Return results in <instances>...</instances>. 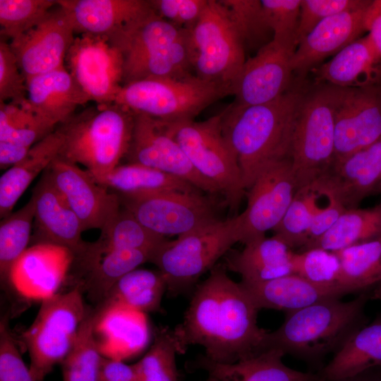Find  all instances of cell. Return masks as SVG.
Instances as JSON below:
<instances>
[{"label": "cell", "mask_w": 381, "mask_h": 381, "mask_svg": "<svg viewBox=\"0 0 381 381\" xmlns=\"http://www.w3.org/2000/svg\"><path fill=\"white\" fill-rule=\"evenodd\" d=\"M259 310L242 284L216 265L195 289L183 321L172 329L179 353L199 345L207 359L231 363L261 352L267 331L258 325Z\"/></svg>", "instance_id": "cell-1"}, {"label": "cell", "mask_w": 381, "mask_h": 381, "mask_svg": "<svg viewBox=\"0 0 381 381\" xmlns=\"http://www.w3.org/2000/svg\"><path fill=\"white\" fill-rule=\"evenodd\" d=\"M303 93L290 89L270 102L222 112L223 132L236 155L246 190L267 165L290 159L296 113Z\"/></svg>", "instance_id": "cell-2"}, {"label": "cell", "mask_w": 381, "mask_h": 381, "mask_svg": "<svg viewBox=\"0 0 381 381\" xmlns=\"http://www.w3.org/2000/svg\"><path fill=\"white\" fill-rule=\"evenodd\" d=\"M363 293L342 301L332 298L286 313L283 323L267 332L263 350L275 349L309 362L334 353L358 329L367 324Z\"/></svg>", "instance_id": "cell-3"}, {"label": "cell", "mask_w": 381, "mask_h": 381, "mask_svg": "<svg viewBox=\"0 0 381 381\" xmlns=\"http://www.w3.org/2000/svg\"><path fill=\"white\" fill-rule=\"evenodd\" d=\"M133 123L134 115L116 103L89 107L58 126L64 135L58 157L83 165L97 181L126 157Z\"/></svg>", "instance_id": "cell-4"}, {"label": "cell", "mask_w": 381, "mask_h": 381, "mask_svg": "<svg viewBox=\"0 0 381 381\" xmlns=\"http://www.w3.org/2000/svg\"><path fill=\"white\" fill-rule=\"evenodd\" d=\"M188 32L176 27L152 10L111 38L123 56V85L150 78L179 79L193 75Z\"/></svg>", "instance_id": "cell-5"}, {"label": "cell", "mask_w": 381, "mask_h": 381, "mask_svg": "<svg viewBox=\"0 0 381 381\" xmlns=\"http://www.w3.org/2000/svg\"><path fill=\"white\" fill-rule=\"evenodd\" d=\"M239 242L236 216L217 219L190 232L167 241L153 255L170 297L184 294L198 279Z\"/></svg>", "instance_id": "cell-6"}, {"label": "cell", "mask_w": 381, "mask_h": 381, "mask_svg": "<svg viewBox=\"0 0 381 381\" xmlns=\"http://www.w3.org/2000/svg\"><path fill=\"white\" fill-rule=\"evenodd\" d=\"M162 122L195 169L224 195L231 210H237L246 189L236 155L223 132L222 113L201 121Z\"/></svg>", "instance_id": "cell-7"}, {"label": "cell", "mask_w": 381, "mask_h": 381, "mask_svg": "<svg viewBox=\"0 0 381 381\" xmlns=\"http://www.w3.org/2000/svg\"><path fill=\"white\" fill-rule=\"evenodd\" d=\"M188 47L195 75L231 87L246 61L242 34L222 0H208L200 18L189 31Z\"/></svg>", "instance_id": "cell-8"}, {"label": "cell", "mask_w": 381, "mask_h": 381, "mask_svg": "<svg viewBox=\"0 0 381 381\" xmlns=\"http://www.w3.org/2000/svg\"><path fill=\"white\" fill-rule=\"evenodd\" d=\"M83 290L76 285L42 301L31 325L21 339L30 356V370L36 381H44L72 349L88 312Z\"/></svg>", "instance_id": "cell-9"}, {"label": "cell", "mask_w": 381, "mask_h": 381, "mask_svg": "<svg viewBox=\"0 0 381 381\" xmlns=\"http://www.w3.org/2000/svg\"><path fill=\"white\" fill-rule=\"evenodd\" d=\"M332 88L325 85L303 93L297 107L290 159L298 189L321 178L334 159Z\"/></svg>", "instance_id": "cell-10"}, {"label": "cell", "mask_w": 381, "mask_h": 381, "mask_svg": "<svg viewBox=\"0 0 381 381\" xmlns=\"http://www.w3.org/2000/svg\"><path fill=\"white\" fill-rule=\"evenodd\" d=\"M229 95L225 87L193 74L179 79L150 78L124 84L114 103L133 114L175 121L193 119L208 106Z\"/></svg>", "instance_id": "cell-11"}, {"label": "cell", "mask_w": 381, "mask_h": 381, "mask_svg": "<svg viewBox=\"0 0 381 381\" xmlns=\"http://www.w3.org/2000/svg\"><path fill=\"white\" fill-rule=\"evenodd\" d=\"M202 191H170L152 195L119 196L121 206L144 226L165 237H178L219 219L212 199Z\"/></svg>", "instance_id": "cell-12"}, {"label": "cell", "mask_w": 381, "mask_h": 381, "mask_svg": "<svg viewBox=\"0 0 381 381\" xmlns=\"http://www.w3.org/2000/svg\"><path fill=\"white\" fill-rule=\"evenodd\" d=\"M64 66L90 102H114L123 84V59L108 37L90 34L75 37Z\"/></svg>", "instance_id": "cell-13"}, {"label": "cell", "mask_w": 381, "mask_h": 381, "mask_svg": "<svg viewBox=\"0 0 381 381\" xmlns=\"http://www.w3.org/2000/svg\"><path fill=\"white\" fill-rule=\"evenodd\" d=\"M248 190L247 206L236 215L239 242L244 244L265 236L284 217L298 190L291 159L267 165Z\"/></svg>", "instance_id": "cell-14"}, {"label": "cell", "mask_w": 381, "mask_h": 381, "mask_svg": "<svg viewBox=\"0 0 381 381\" xmlns=\"http://www.w3.org/2000/svg\"><path fill=\"white\" fill-rule=\"evenodd\" d=\"M331 86L334 106V161L381 138V85L363 87Z\"/></svg>", "instance_id": "cell-15"}, {"label": "cell", "mask_w": 381, "mask_h": 381, "mask_svg": "<svg viewBox=\"0 0 381 381\" xmlns=\"http://www.w3.org/2000/svg\"><path fill=\"white\" fill-rule=\"evenodd\" d=\"M295 50L272 40L246 60L234 83L230 109H243L270 102L289 90Z\"/></svg>", "instance_id": "cell-16"}, {"label": "cell", "mask_w": 381, "mask_h": 381, "mask_svg": "<svg viewBox=\"0 0 381 381\" xmlns=\"http://www.w3.org/2000/svg\"><path fill=\"white\" fill-rule=\"evenodd\" d=\"M45 172L80 220L83 231H102L121 209L119 196L85 169L57 157Z\"/></svg>", "instance_id": "cell-17"}, {"label": "cell", "mask_w": 381, "mask_h": 381, "mask_svg": "<svg viewBox=\"0 0 381 381\" xmlns=\"http://www.w3.org/2000/svg\"><path fill=\"white\" fill-rule=\"evenodd\" d=\"M133 115L131 140L125 157L128 163L142 164L173 175L207 193H220L195 169L179 145L166 131L162 120Z\"/></svg>", "instance_id": "cell-18"}, {"label": "cell", "mask_w": 381, "mask_h": 381, "mask_svg": "<svg viewBox=\"0 0 381 381\" xmlns=\"http://www.w3.org/2000/svg\"><path fill=\"white\" fill-rule=\"evenodd\" d=\"M75 34L69 16L57 3L37 24L11 40V49L26 81L64 66Z\"/></svg>", "instance_id": "cell-19"}, {"label": "cell", "mask_w": 381, "mask_h": 381, "mask_svg": "<svg viewBox=\"0 0 381 381\" xmlns=\"http://www.w3.org/2000/svg\"><path fill=\"white\" fill-rule=\"evenodd\" d=\"M73 255L68 248L49 243L33 244L14 265L10 289L21 298L44 301L58 294L66 279Z\"/></svg>", "instance_id": "cell-20"}, {"label": "cell", "mask_w": 381, "mask_h": 381, "mask_svg": "<svg viewBox=\"0 0 381 381\" xmlns=\"http://www.w3.org/2000/svg\"><path fill=\"white\" fill-rule=\"evenodd\" d=\"M43 173L31 196L35 202L33 243L61 246L74 255L86 243L81 238V224L45 171Z\"/></svg>", "instance_id": "cell-21"}, {"label": "cell", "mask_w": 381, "mask_h": 381, "mask_svg": "<svg viewBox=\"0 0 381 381\" xmlns=\"http://www.w3.org/2000/svg\"><path fill=\"white\" fill-rule=\"evenodd\" d=\"M346 208L381 193V138L370 145L334 160L319 179Z\"/></svg>", "instance_id": "cell-22"}, {"label": "cell", "mask_w": 381, "mask_h": 381, "mask_svg": "<svg viewBox=\"0 0 381 381\" xmlns=\"http://www.w3.org/2000/svg\"><path fill=\"white\" fill-rule=\"evenodd\" d=\"M370 4L337 13L318 23L298 43L291 59L293 71L304 73L312 70L361 37L366 32L365 17Z\"/></svg>", "instance_id": "cell-23"}, {"label": "cell", "mask_w": 381, "mask_h": 381, "mask_svg": "<svg viewBox=\"0 0 381 381\" xmlns=\"http://www.w3.org/2000/svg\"><path fill=\"white\" fill-rule=\"evenodd\" d=\"M75 33L116 37L152 11L146 0H57Z\"/></svg>", "instance_id": "cell-24"}, {"label": "cell", "mask_w": 381, "mask_h": 381, "mask_svg": "<svg viewBox=\"0 0 381 381\" xmlns=\"http://www.w3.org/2000/svg\"><path fill=\"white\" fill-rule=\"evenodd\" d=\"M26 82L28 105L56 128L73 116L78 107L90 102L65 66Z\"/></svg>", "instance_id": "cell-25"}, {"label": "cell", "mask_w": 381, "mask_h": 381, "mask_svg": "<svg viewBox=\"0 0 381 381\" xmlns=\"http://www.w3.org/2000/svg\"><path fill=\"white\" fill-rule=\"evenodd\" d=\"M312 70L318 83L333 86L363 87L381 85V56L368 34Z\"/></svg>", "instance_id": "cell-26"}, {"label": "cell", "mask_w": 381, "mask_h": 381, "mask_svg": "<svg viewBox=\"0 0 381 381\" xmlns=\"http://www.w3.org/2000/svg\"><path fill=\"white\" fill-rule=\"evenodd\" d=\"M241 283L259 310L267 308L285 313L350 294L340 286L316 284L294 274L260 284Z\"/></svg>", "instance_id": "cell-27"}, {"label": "cell", "mask_w": 381, "mask_h": 381, "mask_svg": "<svg viewBox=\"0 0 381 381\" xmlns=\"http://www.w3.org/2000/svg\"><path fill=\"white\" fill-rule=\"evenodd\" d=\"M95 310V334L104 357L123 361L140 352L147 344L145 313L122 306Z\"/></svg>", "instance_id": "cell-28"}, {"label": "cell", "mask_w": 381, "mask_h": 381, "mask_svg": "<svg viewBox=\"0 0 381 381\" xmlns=\"http://www.w3.org/2000/svg\"><path fill=\"white\" fill-rule=\"evenodd\" d=\"M284 353L278 349H267L231 363L213 362L204 356L195 363L198 368L219 381H321L318 373H305L284 364Z\"/></svg>", "instance_id": "cell-29"}, {"label": "cell", "mask_w": 381, "mask_h": 381, "mask_svg": "<svg viewBox=\"0 0 381 381\" xmlns=\"http://www.w3.org/2000/svg\"><path fill=\"white\" fill-rule=\"evenodd\" d=\"M244 245L242 250L228 253L226 257L227 268L239 274L243 284H260L291 274L293 251L274 236Z\"/></svg>", "instance_id": "cell-30"}, {"label": "cell", "mask_w": 381, "mask_h": 381, "mask_svg": "<svg viewBox=\"0 0 381 381\" xmlns=\"http://www.w3.org/2000/svg\"><path fill=\"white\" fill-rule=\"evenodd\" d=\"M64 143L61 131H54L33 145L20 162L8 169L0 178V217L11 212L18 199L39 174L58 157Z\"/></svg>", "instance_id": "cell-31"}, {"label": "cell", "mask_w": 381, "mask_h": 381, "mask_svg": "<svg viewBox=\"0 0 381 381\" xmlns=\"http://www.w3.org/2000/svg\"><path fill=\"white\" fill-rule=\"evenodd\" d=\"M373 368H381V316L354 332L318 374L331 381Z\"/></svg>", "instance_id": "cell-32"}, {"label": "cell", "mask_w": 381, "mask_h": 381, "mask_svg": "<svg viewBox=\"0 0 381 381\" xmlns=\"http://www.w3.org/2000/svg\"><path fill=\"white\" fill-rule=\"evenodd\" d=\"M96 181L118 195L124 197H137L170 191L200 190L180 178L135 163L119 164Z\"/></svg>", "instance_id": "cell-33"}, {"label": "cell", "mask_w": 381, "mask_h": 381, "mask_svg": "<svg viewBox=\"0 0 381 381\" xmlns=\"http://www.w3.org/2000/svg\"><path fill=\"white\" fill-rule=\"evenodd\" d=\"M152 254L140 250H114L105 253L87 263L81 270L80 285L89 298L101 304L115 284L128 272L150 262Z\"/></svg>", "instance_id": "cell-34"}, {"label": "cell", "mask_w": 381, "mask_h": 381, "mask_svg": "<svg viewBox=\"0 0 381 381\" xmlns=\"http://www.w3.org/2000/svg\"><path fill=\"white\" fill-rule=\"evenodd\" d=\"M166 282L157 271L136 268L123 276L95 309L122 306L143 313L162 311Z\"/></svg>", "instance_id": "cell-35"}, {"label": "cell", "mask_w": 381, "mask_h": 381, "mask_svg": "<svg viewBox=\"0 0 381 381\" xmlns=\"http://www.w3.org/2000/svg\"><path fill=\"white\" fill-rule=\"evenodd\" d=\"M167 241L144 226L121 206L114 219L101 231L99 238L87 243L85 253L89 258L95 259L111 250L129 249L148 252L152 258Z\"/></svg>", "instance_id": "cell-36"}, {"label": "cell", "mask_w": 381, "mask_h": 381, "mask_svg": "<svg viewBox=\"0 0 381 381\" xmlns=\"http://www.w3.org/2000/svg\"><path fill=\"white\" fill-rule=\"evenodd\" d=\"M381 238V205L373 208L346 209L334 225L309 248L337 252Z\"/></svg>", "instance_id": "cell-37"}, {"label": "cell", "mask_w": 381, "mask_h": 381, "mask_svg": "<svg viewBox=\"0 0 381 381\" xmlns=\"http://www.w3.org/2000/svg\"><path fill=\"white\" fill-rule=\"evenodd\" d=\"M334 253L339 261V286L352 293L381 282V238Z\"/></svg>", "instance_id": "cell-38"}, {"label": "cell", "mask_w": 381, "mask_h": 381, "mask_svg": "<svg viewBox=\"0 0 381 381\" xmlns=\"http://www.w3.org/2000/svg\"><path fill=\"white\" fill-rule=\"evenodd\" d=\"M35 217L32 198L20 209L1 219L0 223V276L4 289L10 290L12 270L28 248Z\"/></svg>", "instance_id": "cell-39"}, {"label": "cell", "mask_w": 381, "mask_h": 381, "mask_svg": "<svg viewBox=\"0 0 381 381\" xmlns=\"http://www.w3.org/2000/svg\"><path fill=\"white\" fill-rule=\"evenodd\" d=\"M95 309L89 308L72 349L61 363L63 381H102L104 356L95 334Z\"/></svg>", "instance_id": "cell-40"}, {"label": "cell", "mask_w": 381, "mask_h": 381, "mask_svg": "<svg viewBox=\"0 0 381 381\" xmlns=\"http://www.w3.org/2000/svg\"><path fill=\"white\" fill-rule=\"evenodd\" d=\"M28 105L0 102V141L32 147L56 130Z\"/></svg>", "instance_id": "cell-41"}, {"label": "cell", "mask_w": 381, "mask_h": 381, "mask_svg": "<svg viewBox=\"0 0 381 381\" xmlns=\"http://www.w3.org/2000/svg\"><path fill=\"white\" fill-rule=\"evenodd\" d=\"M179 353L173 330L158 329L147 353L133 364L138 381H179L176 354Z\"/></svg>", "instance_id": "cell-42"}, {"label": "cell", "mask_w": 381, "mask_h": 381, "mask_svg": "<svg viewBox=\"0 0 381 381\" xmlns=\"http://www.w3.org/2000/svg\"><path fill=\"white\" fill-rule=\"evenodd\" d=\"M313 195L310 185L297 190L278 225L275 237L291 249L306 246L313 215Z\"/></svg>", "instance_id": "cell-43"}, {"label": "cell", "mask_w": 381, "mask_h": 381, "mask_svg": "<svg viewBox=\"0 0 381 381\" xmlns=\"http://www.w3.org/2000/svg\"><path fill=\"white\" fill-rule=\"evenodd\" d=\"M57 4L55 0H0V34L14 40L37 24Z\"/></svg>", "instance_id": "cell-44"}, {"label": "cell", "mask_w": 381, "mask_h": 381, "mask_svg": "<svg viewBox=\"0 0 381 381\" xmlns=\"http://www.w3.org/2000/svg\"><path fill=\"white\" fill-rule=\"evenodd\" d=\"M260 3L272 39L296 51L301 0H261Z\"/></svg>", "instance_id": "cell-45"}, {"label": "cell", "mask_w": 381, "mask_h": 381, "mask_svg": "<svg viewBox=\"0 0 381 381\" xmlns=\"http://www.w3.org/2000/svg\"><path fill=\"white\" fill-rule=\"evenodd\" d=\"M291 267V274L312 282L338 285L339 261L335 253L317 248L303 250L300 253L293 252Z\"/></svg>", "instance_id": "cell-46"}, {"label": "cell", "mask_w": 381, "mask_h": 381, "mask_svg": "<svg viewBox=\"0 0 381 381\" xmlns=\"http://www.w3.org/2000/svg\"><path fill=\"white\" fill-rule=\"evenodd\" d=\"M372 0H301L297 44L323 20L345 11L364 8Z\"/></svg>", "instance_id": "cell-47"}, {"label": "cell", "mask_w": 381, "mask_h": 381, "mask_svg": "<svg viewBox=\"0 0 381 381\" xmlns=\"http://www.w3.org/2000/svg\"><path fill=\"white\" fill-rule=\"evenodd\" d=\"M222 1L228 8L236 21L243 37L246 47L248 44L262 41L268 43L266 37L272 32L264 20L260 1L222 0Z\"/></svg>", "instance_id": "cell-48"}, {"label": "cell", "mask_w": 381, "mask_h": 381, "mask_svg": "<svg viewBox=\"0 0 381 381\" xmlns=\"http://www.w3.org/2000/svg\"><path fill=\"white\" fill-rule=\"evenodd\" d=\"M27 82L9 42H0V102L22 104L27 101Z\"/></svg>", "instance_id": "cell-49"}, {"label": "cell", "mask_w": 381, "mask_h": 381, "mask_svg": "<svg viewBox=\"0 0 381 381\" xmlns=\"http://www.w3.org/2000/svg\"><path fill=\"white\" fill-rule=\"evenodd\" d=\"M0 381H36L24 363L6 318L0 322Z\"/></svg>", "instance_id": "cell-50"}, {"label": "cell", "mask_w": 381, "mask_h": 381, "mask_svg": "<svg viewBox=\"0 0 381 381\" xmlns=\"http://www.w3.org/2000/svg\"><path fill=\"white\" fill-rule=\"evenodd\" d=\"M154 11L176 27L190 31L208 0H150Z\"/></svg>", "instance_id": "cell-51"}, {"label": "cell", "mask_w": 381, "mask_h": 381, "mask_svg": "<svg viewBox=\"0 0 381 381\" xmlns=\"http://www.w3.org/2000/svg\"><path fill=\"white\" fill-rule=\"evenodd\" d=\"M102 381H135L137 374L133 365L104 356L101 368Z\"/></svg>", "instance_id": "cell-52"}, {"label": "cell", "mask_w": 381, "mask_h": 381, "mask_svg": "<svg viewBox=\"0 0 381 381\" xmlns=\"http://www.w3.org/2000/svg\"><path fill=\"white\" fill-rule=\"evenodd\" d=\"M365 26L381 56V0H373L368 6L365 17Z\"/></svg>", "instance_id": "cell-53"}, {"label": "cell", "mask_w": 381, "mask_h": 381, "mask_svg": "<svg viewBox=\"0 0 381 381\" xmlns=\"http://www.w3.org/2000/svg\"><path fill=\"white\" fill-rule=\"evenodd\" d=\"M30 147L0 141V169H8L20 162L27 155Z\"/></svg>", "instance_id": "cell-54"}, {"label": "cell", "mask_w": 381, "mask_h": 381, "mask_svg": "<svg viewBox=\"0 0 381 381\" xmlns=\"http://www.w3.org/2000/svg\"><path fill=\"white\" fill-rule=\"evenodd\" d=\"M331 381H381V368H370L351 377Z\"/></svg>", "instance_id": "cell-55"}, {"label": "cell", "mask_w": 381, "mask_h": 381, "mask_svg": "<svg viewBox=\"0 0 381 381\" xmlns=\"http://www.w3.org/2000/svg\"><path fill=\"white\" fill-rule=\"evenodd\" d=\"M373 298L381 300V282L378 284L377 286L375 289Z\"/></svg>", "instance_id": "cell-56"}, {"label": "cell", "mask_w": 381, "mask_h": 381, "mask_svg": "<svg viewBox=\"0 0 381 381\" xmlns=\"http://www.w3.org/2000/svg\"><path fill=\"white\" fill-rule=\"evenodd\" d=\"M205 381H219L213 377L208 376L207 379Z\"/></svg>", "instance_id": "cell-57"}, {"label": "cell", "mask_w": 381, "mask_h": 381, "mask_svg": "<svg viewBox=\"0 0 381 381\" xmlns=\"http://www.w3.org/2000/svg\"><path fill=\"white\" fill-rule=\"evenodd\" d=\"M321 381H324V380H321Z\"/></svg>", "instance_id": "cell-58"}, {"label": "cell", "mask_w": 381, "mask_h": 381, "mask_svg": "<svg viewBox=\"0 0 381 381\" xmlns=\"http://www.w3.org/2000/svg\"><path fill=\"white\" fill-rule=\"evenodd\" d=\"M380 204L381 205V202H380Z\"/></svg>", "instance_id": "cell-59"}, {"label": "cell", "mask_w": 381, "mask_h": 381, "mask_svg": "<svg viewBox=\"0 0 381 381\" xmlns=\"http://www.w3.org/2000/svg\"><path fill=\"white\" fill-rule=\"evenodd\" d=\"M135 381H138V380H135Z\"/></svg>", "instance_id": "cell-60"}]
</instances>
